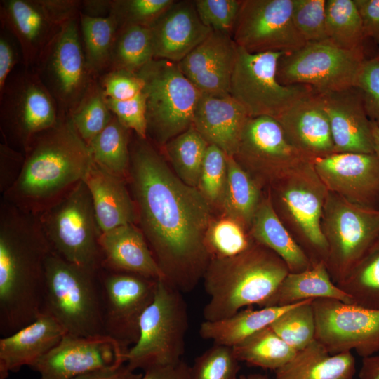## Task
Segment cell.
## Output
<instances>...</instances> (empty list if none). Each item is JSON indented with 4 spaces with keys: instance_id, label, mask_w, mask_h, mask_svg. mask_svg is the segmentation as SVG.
I'll use <instances>...</instances> for the list:
<instances>
[{
    "instance_id": "11",
    "label": "cell",
    "mask_w": 379,
    "mask_h": 379,
    "mask_svg": "<svg viewBox=\"0 0 379 379\" xmlns=\"http://www.w3.org/2000/svg\"><path fill=\"white\" fill-rule=\"evenodd\" d=\"M281 52L250 53L238 46L230 95L250 117L277 119L302 98L315 90L305 85L285 86L277 77Z\"/></svg>"
},
{
    "instance_id": "43",
    "label": "cell",
    "mask_w": 379,
    "mask_h": 379,
    "mask_svg": "<svg viewBox=\"0 0 379 379\" xmlns=\"http://www.w3.org/2000/svg\"><path fill=\"white\" fill-rule=\"evenodd\" d=\"M253 241L240 224L224 215L213 219L206 235V245L211 259L237 255L246 250Z\"/></svg>"
},
{
    "instance_id": "34",
    "label": "cell",
    "mask_w": 379,
    "mask_h": 379,
    "mask_svg": "<svg viewBox=\"0 0 379 379\" xmlns=\"http://www.w3.org/2000/svg\"><path fill=\"white\" fill-rule=\"evenodd\" d=\"M263 193L234 157L227 156V179L219 210L221 215L233 219L248 232Z\"/></svg>"
},
{
    "instance_id": "18",
    "label": "cell",
    "mask_w": 379,
    "mask_h": 379,
    "mask_svg": "<svg viewBox=\"0 0 379 379\" xmlns=\"http://www.w3.org/2000/svg\"><path fill=\"white\" fill-rule=\"evenodd\" d=\"M2 93L3 125L25 154L38 134L58 121L54 100L40 79L32 74L18 79Z\"/></svg>"
},
{
    "instance_id": "55",
    "label": "cell",
    "mask_w": 379,
    "mask_h": 379,
    "mask_svg": "<svg viewBox=\"0 0 379 379\" xmlns=\"http://www.w3.org/2000/svg\"><path fill=\"white\" fill-rule=\"evenodd\" d=\"M189 375L190 366L182 359L173 365L149 368L142 379H189Z\"/></svg>"
},
{
    "instance_id": "12",
    "label": "cell",
    "mask_w": 379,
    "mask_h": 379,
    "mask_svg": "<svg viewBox=\"0 0 379 379\" xmlns=\"http://www.w3.org/2000/svg\"><path fill=\"white\" fill-rule=\"evenodd\" d=\"M365 51L340 48L329 41L306 43L284 53L277 65V77L285 86L305 85L320 93L355 86Z\"/></svg>"
},
{
    "instance_id": "10",
    "label": "cell",
    "mask_w": 379,
    "mask_h": 379,
    "mask_svg": "<svg viewBox=\"0 0 379 379\" xmlns=\"http://www.w3.org/2000/svg\"><path fill=\"white\" fill-rule=\"evenodd\" d=\"M321 230L328 245L326 265L338 285L378 241L379 209L350 203L328 191Z\"/></svg>"
},
{
    "instance_id": "44",
    "label": "cell",
    "mask_w": 379,
    "mask_h": 379,
    "mask_svg": "<svg viewBox=\"0 0 379 379\" xmlns=\"http://www.w3.org/2000/svg\"><path fill=\"white\" fill-rule=\"evenodd\" d=\"M227 179V155L209 145L203 160L197 189L213 209L220 210Z\"/></svg>"
},
{
    "instance_id": "33",
    "label": "cell",
    "mask_w": 379,
    "mask_h": 379,
    "mask_svg": "<svg viewBox=\"0 0 379 379\" xmlns=\"http://www.w3.org/2000/svg\"><path fill=\"white\" fill-rule=\"evenodd\" d=\"M294 305L259 307L257 310L249 307L223 319L204 321L200 325L199 335L203 339L211 340L215 345L233 347L270 326Z\"/></svg>"
},
{
    "instance_id": "41",
    "label": "cell",
    "mask_w": 379,
    "mask_h": 379,
    "mask_svg": "<svg viewBox=\"0 0 379 379\" xmlns=\"http://www.w3.org/2000/svg\"><path fill=\"white\" fill-rule=\"evenodd\" d=\"M80 21L88 67L98 71L111 58L117 19L112 12L107 17L81 14Z\"/></svg>"
},
{
    "instance_id": "19",
    "label": "cell",
    "mask_w": 379,
    "mask_h": 379,
    "mask_svg": "<svg viewBox=\"0 0 379 379\" xmlns=\"http://www.w3.org/2000/svg\"><path fill=\"white\" fill-rule=\"evenodd\" d=\"M70 1L8 0L4 1V19L18 39L25 60L42 58L60 27L72 15Z\"/></svg>"
},
{
    "instance_id": "31",
    "label": "cell",
    "mask_w": 379,
    "mask_h": 379,
    "mask_svg": "<svg viewBox=\"0 0 379 379\" xmlns=\"http://www.w3.org/2000/svg\"><path fill=\"white\" fill-rule=\"evenodd\" d=\"M320 298L352 303L350 297L332 280L324 262L312 263L300 272H289L260 307L288 306Z\"/></svg>"
},
{
    "instance_id": "26",
    "label": "cell",
    "mask_w": 379,
    "mask_h": 379,
    "mask_svg": "<svg viewBox=\"0 0 379 379\" xmlns=\"http://www.w3.org/2000/svg\"><path fill=\"white\" fill-rule=\"evenodd\" d=\"M249 118L243 106L229 93H201L194 112L192 127L209 145L232 157Z\"/></svg>"
},
{
    "instance_id": "40",
    "label": "cell",
    "mask_w": 379,
    "mask_h": 379,
    "mask_svg": "<svg viewBox=\"0 0 379 379\" xmlns=\"http://www.w3.org/2000/svg\"><path fill=\"white\" fill-rule=\"evenodd\" d=\"M110 59L115 70L137 73L154 59L150 27L142 25L123 27L114 40Z\"/></svg>"
},
{
    "instance_id": "50",
    "label": "cell",
    "mask_w": 379,
    "mask_h": 379,
    "mask_svg": "<svg viewBox=\"0 0 379 379\" xmlns=\"http://www.w3.org/2000/svg\"><path fill=\"white\" fill-rule=\"evenodd\" d=\"M113 115L128 129L133 131L138 138H147L146 95L141 92L133 98L115 100L105 98Z\"/></svg>"
},
{
    "instance_id": "4",
    "label": "cell",
    "mask_w": 379,
    "mask_h": 379,
    "mask_svg": "<svg viewBox=\"0 0 379 379\" xmlns=\"http://www.w3.org/2000/svg\"><path fill=\"white\" fill-rule=\"evenodd\" d=\"M289 272L279 255L254 241L237 255L212 258L202 278L209 296L204 321L223 319L254 305L260 307Z\"/></svg>"
},
{
    "instance_id": "2",
    "label": "cell",
    "mask_w": 379,
    "mask_h": 379,
    "mask_svg": "<svg viewBox=\"0 0 379 379\" xmlns=\"http://www.w3.org/2000/svg\"><path fill=\"white\" fill-rule=\"evenodd\" d=\"M52 251L39 215L4 199L0 205V335L8 336L41 314L46 260Z\"/></svg>"
},
{
    "instance_id": "54",
    "label": "cell",
    "mask_w": 379,
    "mask_h": 379,
    "mask_svg": "<svg viewBox=\"0 0 379 379\" xmlns=\"http://www.w3.org/2000/svg\"><path fill=\"white\" fill-rule=\"evenodd\" d=\"M361 16L364 36L379 46V0H354Z\"/></svg>"
},
{
    "instance_id": "20",
    "label": "cell",
    "mask_w": 379,
    "mask_h": 379,
    "mask_svg": "<svg viewBox=\"0 0 379 379\" xmlns=\"http://www.w3.org/2000/svg\"><path fill=\"white\" fill-rule=\"evenodd\" d=\"M312 164L328 191L350 203L379 209V157L375 153H333Z\"/></svg>"
},
{
    "instance_id": "56",
    "label": "cell",
    "mask_w": 379,
    "mask_h": 379,
    "mask_svg": "<svg viewBox=\"0 0 379 379\" xmlns=\"http://www.w3.org/2000/svg\"><path fill=\"white\" fill-rule=\"evenodd\" d=\"M142 375L131 370L124 364L85 373L74 379H142Z\"/></svg>"
},
{
    "instance_id": "59",
    "label": "cell",
    "mask_w": 379,
    "mask_h": 379,
    "mask_svg": "<svg viewBox=\"0 0 379 379\" xmlns=\"http://www.w3.org/2000/svg\"><path fill=\"white\" fill-rule=\"evenodd\" d=\"M372 134H373V140L375 153L379 157V128L373 123H372Z\"/></svg>"
},
{
    "instance_id": "6",
    "label": "cell",
    "mask_w": 379,
    "mask_h": 379,
    "mask_svg": "<svg viewBox=\"0 0 379 379\" xmlns=\"http://www.w3.org/2000/svg\"><path fill=\"white\" fill-rule=\"evenodd\" d=\"M267 191L279 218L312 263L326 264L328 245L321 218L328 191L312 161L291 169Z\"/></svg>"
},
{
    "instance_id": "23",
    "label": "cell",
    "mask_w": 379,
    "mask_h": 379,
    "mask_svg": "<svg viewBox=\"0 0 379 379\" xmlns=\"http://www.w3.org/2000/svg\"><path fill=\"white\" fill-rule=\"evenodd\" d=\"M44 56L57 96L63 105H72L86 88L88 69L74 17L62 24Z\"/></svg>"
},
{
    "instance_id": "25",
    "label": "cell",
    "mask_w": 379,
    "mask_h": 379,
    "mask_svg": "<svg viewBox=\"0 0 379 379\" xmlns=\"http://www.w3.org/2000/svg\"><path fill=\"white\" fill-rule=\"evenodd\" d=\"M154 59L179 62L212 30L200 20L193 1H175L149 27Z\"/></svg>"
},
{
    "instance_id": "27",
    "label": "cell",
    "mask_w": 379,
    "mask_h": 379,
    "mask_svg": "<svg viewBox=\"0 0 379 379\" xmlns=\"http://www.w3.org/2000/svg\"><path fill=\"white\" fill-rule=\"evenodd\" d=\"M102 268L117 272L164 279L142 231L126 224L101 233Z\"/></svg>"
},
{
    "instance_id": "60",
    "label": "cell",
    "mask_w": 379,
    "mask_h": 379,
    "mask_svg": "<svg viewBox=\"0 0 379 379\" xmlns=\"http://www.w3.org/2000/svg\"><path fill=\"white\" fill-rule=\"evenodd\" d=\"M238 379H269L264 375L262 374H251L248 375H241L238 378Z\"/></svg>"
},
{
    "instance_id": "14",
    "label": "cell",
    "mask_w": 379,
    "mask_h": 379,
    "mask_svg": "<svg viewBox=\"0 0 379 379\" xmlns=\"http://www.w3.org/2000/svg\"><path fill=\"white\" fill-rule=\"evenodd\" d=\"M105 335L128 350L138 340L141 318L153 302L159 279L101 268Z\"/></svg>"
},
{
    "instance_id": "16",
    "label": "cell",
    "mask_w": 379,
    "mask_h": 379,
    "mask_svg": "<svg viewBox=\"0 0 379 379\" xmlns=\"http://www.w3.org/2000/svg\"><path fill=\"white\" fill-rule=\"evenodd\" d=\"M292 10L293 0H242L232 39L250 53L295 51L306 43Z\"/></svg>"
},
{
    "instance_id": "39",
    "label": "cell",
    "mask_w": 379,
    "mask_h": 379,
    "mask_svg": "<svg viewBox=\"0 0 379 379\" xmlns=\"http://www.w3.org/2000/svg\"><path fill=\"white\" fill-rule=\"evenodd\" d=\"M338 286L352 304L379 311V240Z\"/></svg>"
},
{
    "instance_id": "15",
    "label": "cell",
    "mask_w": 379,
    "mask_h": 379,
    "mask_svg": "<svg viewBox=\"0 0 379 379\" xmlns=\"http://www.w3.org/2000/svg\"><path fill=\"white\" fill-rule=\"evenodd\" d=\"M312 304L315 340L330 354L355 350L365 358L379 351V311L328 298Z\"/></svg>"
},
{
    "instance_id": "53",
    "label": "cell",
    "mask_w": 379,
    "mask_h": 379,
    "mask_svg": "<svg viewBox=\"0 0 379 379\" xmlns=\"http://www.w3.org/2000/svg\"><path fill=\"white\" fill-rule=\"evenodd\" d=\"M0 190L4 194L15 182L22 168L25 157L6 144H1Z\"/></svg>"
},
{
    "instance_id": "42",
    "label": "cell",
    "mask_w": 379,
    "mask_h": 379,
    "mask_svg": "<svg viewBox=\"0 0 379 379\" xmlns=\"http://www.w3.org/2000/svg\"><path fill=\"white\" fill-rule=\"evenodd\" d=\"M314 300L295 304L270 326L288 345L300 351L315 340Z\"/></svg>"
},
{
    "instance_id": "38",
    "label": "cell",
    "mask_w": 379,
    "mask_h": 379,
    "mask_svg": "<svg viewBox=\"0 0 379 379\" xmlns=\"http://www.w3.org/2000/svg\"><path fill=\"white\" fill-rule=\"evenodd\" d=\"M326 29L328 41L335 46L365 51L366 38L354 0H326Z\"/></svg>"
},
{
    "instance_id": "7",
    "label": "cell",
    "mask_w": 379,
    "mask_h": 379,
    "mask_svg": "<svg viewBox=\"0 0 379 379\" xmlns=\"http://www.w3.org/2000/svg\"><path fill=\"white\" fill-rule=\"evenodd\" d=\"M189 316L182 293L164 279L158 281L154 299L140 323L138 342L126 355L132 371L173 365L182 360Z\"/></svg>"
},
{
    "instance_id": "49",
    "label": "cell",
    "mask_w": 379,
    "mask_h": 379,
    "mask_svg": "<svg viewBox=\"0 0 379 379\" xmlns=\"http://www.w3.org/2000/svg\"><path fill=\"white\" fill-rule=\"evenodd\" d=\"M174 0H126L113 3V13L123 27H150Z\"/></svg>"
},
{
    "instance_id": "5",
    "label": "cell",
    "mask_w": 379,
    "mask_h": 379,
    "mask_svg": "<svg viewBox=\"0 0 379 379\" xmlns=\"http://www.w3.org/2000/svg\"><path fill=\"white\" fill-rule=\"evenodd\" d=\"M99 271L70 263L52 251L46 260L41 314L53 319L66 335H105Z\"/></svg>"
},
{
    "instance_id": "9",
    "label": "cell",
    "mask_w": 379,
    "mask_h": 379,
    "mask_svg": "<svg viewBox=\"0 0 379 379\" xmlns=\"http://www.w3.org/2000/svg\"><path fill=\"white\" fill-rule=\"evenodd\" d=\"M137 74L144 82L147 135L160 148L192 126L201 93L177 63L154 59Z\"/></svg>"
},
{
    "instance_id": "29",
    "label": "cell",
    "mask_w": 379,
    "mask_h": 379,
    "mask_svg": "<svg viewBox=\"0 0 379 379\" xmlns=\"http://www.w3.org/2000/svg\"><path fill=\"white\" fill-rule=\"evenodd\" d=\"M84 182L89 190L101 233L137 222L135 202L125 180L93 161Z\"/></svg>"
},
{
    "instance_id": "52",
    "label": "cell",
    "mask_w": 379,
    "mask_h": 379,
    "mask_svg": "<svg viewBox=\"0 0 379 379\" xmlns=\"http://www.w3.org/2000/svg\"><path fill=\"white\" fill-rule=\"evenodd\" d=\"M143 88V80L137 73L114 70L105 77L102 91L106 98L125 100L134 98Z\"/></svg>"
},
{
    "instance_id": "24",
    "label": "cell",
    "mask_w": 379,
    "mask_h": 379,
    "mask_svg": "<svg viewBox=\"0 0 379 379\" xmlns=\"http://www.w3.org/2000/svg\"><path fill=\"white\" fill-rule=\"evenodd\" d=\"M277 121L289 142L311 160L335 153L329 119L317 91L294 103Z\"/></svg>"
},
{
    "instance_id": "36",
    "label": "cell",
    "mask_w": 379,
    "mask_h": 379,
    "mask_svg": "<svg viewBox=\"0 0 379 379\" xmlns=\"http://www.w3.org/2000/svg\"><path fill=\"white\" fill-rule=\"evenodd\" d=\"M232 349L239 361L274 371L288 363L297 353L270 326Z\"/></svg>"
},
{
    "instance_id": "58",
    "label": "cell",
    "mask_w": 379,
    "mask_h": 379,
    "mask_svg": "<svg viewBox=\"0 0 379 379\" xmlns=\"http://www.w3.org/2000/svg\"><path fill=\"white\" fill-rule=\"evenodd\" d=\"M359 379H379V356L363 358Z\"/></svg>"
},
{
    "instance_id": "8",
    "label": "cell",
    "mask_w": 379,
    "mask_h": 379,
    "mask_svg": "<svg viewBox=\"0 0 379 379\" xmlns=\"http://www.w3.org/2000/svg\"><path fill=\"white\" fill-rule=\"evenodd\" d=\"M52 251L65 260L98 271L102 253L89 190L83 181L39 215Z\"/></svg>"
},
{
    "instance_id": "28",
    "label": "cell",
    "mask_w": 379,
    "mask_h": 379,
    "mask_svg": "<svg viewBox=\"0 0 379 379\" xmlns=\"http://www.w3.org/2000/svg\"><path fill=\"white\" fill-rule=\"evenodd\" d=\"M65 335L51 317H39L18 331L0 339V379L18 371L53 349Z\"/></svg>"
},
{
    "instance_id": "51",
    "label": "cell",
    "mask_w": 379,
    "mask_h": 379,
    "mask_svg": "<svg viewBox=\"0 0 379 379\" xmlns=\"http://www.w3.org/2000/svg\"><path fill=\"white\" fill-rule=\"evenodd\" d=\"M355 86L361 91L368 119L379 128V53L365 58Z\"/></svg>"
},
{
    "instance_id": "45",
    "label": "cell",
    "mask_w": 379,
    "mask_h": 379,
    "mask_svg": "<svg viewBox=\"0 0 379 379\" xmlns=\"http://www.w3.org/2000/svg\"><path fill=\"white\" fill-rule=\"evenodd\" d=\"M239 369L232 347L214 344L190 366L189 379H238Z\"/></svg>"
},
{
    "instance_id": "13",
    "label": "cell",
    "mask_w": 379,
    "mask_h": 379,
    "mask_svg": "<svg viewBox=\"0 0 379 379\" xmlns=\"http://www.w3.org/2000/svg\"><path fill=\"white\" fill-rule=\"evenodd\" d=\"M263 191L295 167L312 161L295 148L277 119L250 117L232 156Z\"/></svg>"
},
{
    "instance_id": "47",
    "label": "cell",
    "mask_w": 379,
    "mask_h": 379,
    "mask_svg": "<svg viewBox=\"0 0 379 379\" xmlns=\"http://www.w3.org/2000/svg\"><path fill=\"white\" fill-rule=\"evenodd\" d=\"M326 4V0H293V20L305 43L328 41Z\"/></svg>"
},
{
    "instance_id": "57",
    "label": "cell",
    "mask_w": 379,
    "mask_h": 379,
    "mask_svg": "<svg viewBox=\"0 0 379 379\" xmlns=\"http://www.w3.org/2000/svg\"><path fill=\"white\" fill-rule=\"evenodd\" d=\"M16 60L13 47L8 39L1 36L0 38V91H4L8 74Z\"/></svg>"
},
{
    "instance_id": "3",
    "label": "cell",
    "mask_w": 379,
    "mask_h": 379,
    "mask_svg": "<svg viewBox=\"0 0 379 379\" xmlns=\"http://www.w3.org/2000/svg\"><path fill=\"white\" fill-rule=\"evenodd\" d=\"M93 161L71 119L58 120L34 138L20 175L3 199L39 215L83 181Z\"/></svg>"
},
{
    "instance_id": "48",
    "label": "cell",
    "mask_w": 379,
    "mask_h": 379,
    "mask_svg": "<svg viewBox=\"0 0 379 379\" xmlns=\"http://www.w3.org/2000/svg\"><path fill=\"white\" fill-rule=\"evenodd\" d=\"M193 3L205 26L232 37L242 0H195Z\"/></svg>"
},
{
    "instance_id": "32",
    "label": "cell",
    "mask_w": 379,
    "mask_h": 379,
    "mask_svg": "<svg viewBox=\"0 0 379 379\" xmlns=\"http://www.w3.org/2000/svg\"><path fill=\"white\" fill-rule=\"evenodd\" d=\"M355 372L352 352L331 354L315 340L276 370L274 379H354Z\"/></svg>"
},
{
    "instance_id": "22",
    "label": "cell",
    "mask_w": 379,
    "mask_h": 379,
    "mask_svg": "<svg viewBox=\"0 0 379 379\" xmlns=\"http://www.w3.org/2000/svg\"><path fill=\"white\" fill-rule=\"evenodd\" d=\"M327 113L335 153H375L372 123L360 90L352 86L321 93Z\"/></svg>"
},
{
    "instance_id": "46",
    "label": "cell",
    "mask_w": 379,
    "mask_h": 379,
    "mask_svg": "<svg viewBox=\"0 0 379 379\" xmlns=\"http://www.w3.org/2000/svg\"><path fill=\"white\" fill-rule=\"evenodd\" d=\"M102 91L95 89L73 111L71 120L81 138L88 145L113 117Z\"/></svg>"
},
{
    "instance_id": "37",
    "label": "cell",
    "mask_w": 379,
    "mask_h": 379,
    "mask_svg": "<svg viewBox=\"0 0 379 379\" xmlns=\"http://www.w3.org/2000/svg\"><path fill=\"white\" fill-rule=\"evenodd\" d=\"M208 145L192 126L161 148L178 178L185 184L197 188L203 160Z\"/></svg>"
},
{
    "instance_id": "21",
    "label": "cell",
    "mask_w": 379,
    "mask_h": 379,
    "mask_svg": "<svg viewBox=\"0 0 379 379\" xmlns=\"http://www.w3.org/2000/svg\"><path fill=\"white\" fill-rule=\"evenodd\" d=\"M237 50L231 36L212 31L177 65L201 93L227 94Z\"/></svg>"
},
{
    "instance_id": "1",
    "label": "cell",
    "mask_w": 379,
    "mask_h": 379,
    "mask_svg": "<svg viewBox=\"0 0 379 379\" xmlns=\"http://www.w3.org/2000/svg\"><path fill=\"white\" fill-rule=\"evenodd\" d=\"M130 152L128 181L140 230L164 279L182 293L191 292L211 260L206 235L214 209L147 139L138 138Z\"/></svg>"
},
{
    "instance_id": "30",
    "label": "cell",
    "mask_w": 379,
    "mask_h": 379,
    "mask_svg": "<svg viewBox=\"0 0 379 379\" xmlns=\"http://www.w3.org/2000/svg\"><path fill=\"white\" fill-rule=\"evenodd\" d=\"M248 234L254 241L279 255L290 272H300L311 267L312 262L277 214L267 190L264 191Z\"/></svg>"
},
{
    "instance_id": "17",
    "label": "cell",
    "mask_w": 379,
    "mask_h": 379,
    "mask_svg": "<svg viewBox=\"0 0 379 379\" xmlns=\"http://www.w3.org/2000/svg\"><path fill=\"white\" fill-rule=\"evenodd\" d=\"M128 351L106 335H65L49 352L29 367L39 379H74L92 371L126 364Z\"/></svg>"
},
{
    "instance_id": "35",
    "label": "cell",
    "mask_w": 379,
    "mask_h": 379,
    "mask_svg": "<svg viewBox=\"0 0 379 379\" xmlns=\"http://www.w3.org/2000/svg\"><path fill=\"white\" fill-rule=\"evenodd\" d=\"M128 131L113 115L106 127L88 145L94 163L125 180L128 178L131 161Z\"/></svg>"
}]
</instances>
